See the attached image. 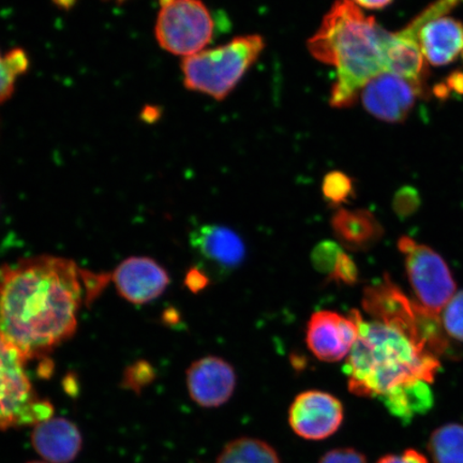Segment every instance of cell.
<instances>
[{
    "label": "cell",
    "instance_id": "obj_12",
    "mask_svg": "<svg viewBox=\"0 0 463 463\" xmlns=\"http://www.w3.org/2000/svg\"><path fill=\"white\" fill-rule=\"evenodd\" d=\"M187 386L191 399L201 407H220L233 395L235 370L223 358L203 357L187 370Z\"/></svg>",
    "mask_w": 463,
    "mask_h": 463
},
{
    "label": "cell",
    "instance_id": "obj_4",
    "mask_svg": "<svg viewBox=\"0 0 463 463\" xmlns=\"http://www.w3.org/2000/svg\"><path fill=\"white\" fill-rule=\"evenodd\" d=\"M263 49V38L252 34L184 57L182 62L184 86L216 100H223L256 62Z\"/></svg>",
    "mask_w": 463,
    "mask_h": 463
},
{
    "label": "cell",
    "instance_id": "obj_32",
    "mask_svg": "<svg viewBox=\"0 0 463 463\" xmlns=\"http://www.w3.org/2000/svg\"><path fill=\"white\" fill-rule=\"evenodd\" d=\"M418 196L415 195L414 190L403 189L399 191L395 199V210L399 215H405L414 210L415 201Z\"/></svg>",
    "mask_w": 463,
    "mask_h": 463
},
{
    "label": "cell",
    "instance_id": "obj_10",
    "mask_svg": "<svg viewBox=\"0 0 463 463\" xmlns=\"http://www.w3.org/2000/svg\"><path fill=\"white\" fill-rule=\"evenodd\" d=\"M344 418V407L339 399L321 391L299 393L288 411L293 431L307 439L333 436L343 424Z\"/></svg>",
    "mask_w": 463,
    "mask_h": 463
},
{
    "label": "cell",
    "instance_id": "obj_25",
    "mask_svg": "<svg viewBox=\"0 0 463 463\" xmlns=\"http://www.w3.org/2000/svg\"><path fill=\"white\" fill-rule=\"evenodd\" d=\"M358 278V270L354 260L345 251L340 254L333 273L328 276V280L345 285H354Z\"/></svg>",
    "mask_w": 463,
    "mask_h": 463
},
{
    "label": "cell",
    "instance_id": "obj_11",
    "mask_svg": "<svg viewBox=\"0 0 463 463\" xmlns=\"http://www.w3.org/2000/svg\"><path fill=\"white\" fill-rule=\"evenodd\" d=\"M421 90L408 80L383 72L364 87L362 101L364 109L375 118L387 123H401L412 111Z\"/></svg>",
    "mask_w": 463,
    "mask_h": 463
},
{
    "label": "cell",
    "instance_id": "obj_36",
    "mask_svg": "<svg viewBox=\"0 0 463 463\" xmlns=\"http://www.w3.org/2000/svg\"><path fill=\"white\" fill-rule=\"evenodd\" d=\"M115 2L123 3V2H125V0H115Z\"/></svg>",
    "mask_w": 463,
    "mask_h": 463
},
{
    "label": "cell",
    "instance_id": "obj_37",
    "mask_svg": "<svg viewBox=\"0 0 463 463\" xmlns=\"http://www.w3.org/2000/svg\"><path fill=\"white\" fill-rule=\"evenodd\" d=\"M461 55H462V60H463V51H462V54Z\"/></svg>",
    "mask_w": 463,
    "mask_h": 463
},
{
    "label": "cell",
    "instance_id": "obj_9",
    "mask_svg": "<svg viewBox=\"0 0 463 463\" xmlns=\"http://www.w3.org/2000/svg\"><path fill=\"white\" fill-rule=\"evenodd\" d=\"M362 318L357 310H352L347 317L334 311H317L307 327V345L322 362H340L349 356L354 346Z\"/></svg>",
    "mask_w": 463,
    "mask_h": 463
},
{
    "label": "cell",
    "instance_id": "obj_17",
    "mask_svg": "<svg viewBox=\"0 0 463 463\" xmlns=\"http://www.w3.org/2000/svg\"><path fill=\"white\" fill-rule=\"evenodd\" d=\"M422 54L432 66L449 65L463 51V24L449 16L431 20L420 28Z\"/></svg>",
    "mask_w": 463,
    "mask_h": 463
},
{
    "label": "cell",
    "instance_id": "obj_21",
    "mask_svg": "<svg viewBox=\"0 0 463 463\" xmlns=\"http://www.w3.org/2000/svg\"><path fill=\"white\" fill-rule=\"evenodd\" d=\"M428 450L434 463H463V426L443 425L431 433Z\"/></svg>",
    "mask_w": 463,
    "mask_h": 463
},
{
    "label": "cell",
    "instance_id": "obj_28",
    "mask_svg": "<svg viewBox=\"0 0 463 463\" xmlns=\"http://www.w3.org/2000/svg\"><path fill=\"white\" fill-rule=\"evenodd\" d=\"M318 463H367V460L355 449H337L328 451Z\"/></svg>",
    "mask_w": 463,
    "mask_h": 463
},
{
    "label": "cell",
    "instance_id": "obj_35",
    "mask_svg": "<svg viewBox=\"0 0 463 463\" xmlns=\"http://www.w3.org/2000/svg\"><path fill=\"white\" fill-rule=\"evenodd\" d=\"M29 463H48V462H43V461H33V462H29Z\"/></svg>",
    "mask_w": 463,
    "mask_h": 463
},
{
    "label": "cell",
    "instance_id": "obj_5",
    "mask_svg": "<svg viewBox=\"0 0 463 463\" xmlns=\"http://www.w3.org/2000/svg\"><path fill=\"white\" fill-rule=\"evenodd\" d=\"M363 307L376 320L392 324L432 354L441 355L448 347L439 316L409 299L389 276L364 289Z\"/></svg>",
    "mask_w": 463,
    "mask_h": 463
},
{
    "label": "cell",
    "instance_id": "obj_23",
    "mask_svg": "<svg viewBox=\"0 0 463 463\" xmlns=\"http://www.w3.org/2000/svg\"><path fill=\"white\" fill-rule=\"evenodd\" d=\"M441 323L445 334L463 343V291L456 293L445 307Z\"/></svg>",
    "mask_w": 463,
    "mask_h": 463
},
{
    "label": "cell",
    "instance_id": "obj_33",
    "mask_svg": "<svg viewBox=\"0 0 463 463\" xmlns=\"http://www.w3.org/2000/svg\"><path fill=\"white\" fill-rule=\"evenodd\" d=\"M449 90H454L457 94L463 95V72L456 71L449 75L444 82Z\"/></svg>",
    "mask_w": 463,
    "mask_h": 463
},
{
    "label": "cell",
    "instance_id": "obj_19",
    "mask_svg": "<svg viewBox=\"0 0 463 463\" xmlns=\"http://www.w3.org/2000/svg\"><path fill=\"white\" fill-rule=\"evenodd\" d=\"M381 402L397 419L410 421L431 409L433 393L428 382L416 381L390 393Z\"/></svg>",
    "mask_w": 463,
    "mask_h": 463
},
{
    "label": "cell",
    "instance_id": "obj_3",
    "mask_svg": "<svg viewBox=\"0 0 463 463\" xmlns=\"http://www.w3.org/2000/svg\"><path fill=\"white\" fill-rule=\"evenodd\" d=\"M439 367L438 356L402 329L376 318H362L360 335L344 369L351 392L381 401L413 382L431 383Z\"/></svg>",
    "mask_w": 463,
    "mask_h": 463
},
{
    "label": "cell",
    "instance_id": "obj_30",
    "mask_svg": "<svg viewBox=\"0 0 463 463\" xmlns=\"http://www.w3.org/2000/svg\"><path fill=\"white\" fill-rule=\"evenodd\" d=\"M184 285H186L191 292L198 293L210 285V278L207 277L205 271L194 268L188 271L186 279H184Z\"/></svg>",
    "mask_w": 463,
    "mask_h": 463
},
{
    "label": "cell",
    "instance_id": "obj_13",
    "mask_svg": "<svg viewBox=\"0 0 463 463\" xmlns=\"http://www.w3.org/2000/svg\"><path fill=\"white\" fill-rule=\"evenodd\" d=\"M112 278L121 297L137 305L158 298L170 285L165 269L153 259L143 257L125 260Z\"/></svg>",
    "mask_w": 463,
    "mask_h": 463
},
{
    "label": "cell",
    "instance_id": "obj_26",
    "mask_svg": "<svg viewBox=\"0 0 463 463\" xmlns=\"http://www.w3.org/2000/svg\"><path fill=\"white\" fill-rule=\"evenodd\" d=\"M155 378L154 369L147 363H137L135 366L129 368L126 374V385L133 390H140L142 386L146 385Z\"/></svg>",
    "mask_w": 463,
    "mask_h": 463
},
{
    "label": "cell",
    "instance_id": "obj_16",
    "mask_svg": "<svg viewBox=\"0 0 463 463\" xmlns=\"http://www.w3.org/2000/svg\"><path fill=\"white\" fill-rule=\"evenodd\" d=\"M385 71L410 80L424 89L427 75L425 56L422 54L418 38L411 36L402 29L391 33L386 32L383 39Z\"/></svg>",
    "mask_w": 463,
    "mask_h": 463
},
{
    "label": "cell",
    "instance_id": "obj_14",
    "mask_svg": "<svg viewBox=\"0 0 463 463\" xmlns=\"http://www.w3.org/2000/svg\"><path fill=\"white\" fill-rule=\"evenodd\" d=\"M190 242L199 256L220 273L239 268L246 257L241 236L224 225H201L191 233Z\"/></svg>",
    "mask_w": 463,
    "mask_h": 463
},
{
    "label": "cell",
    "instance_id": "obj_8",
    "mask_svg": "<svg viewBox=\"0 0 463 463\" xmlns=\"http://www.w3.org/2000/svg\"><path fill=\"white\" fill-rule=\"evenodd\" d=\"M398 248L420 306L439 316L456 294V283L447 262L433 249L408 236L399 240Z\"/></svg>",
    "mask_w": 463,
    "mask_h": 463
},
{
    "label": "cell",
    "instance_id": "obj_20",
    "mask_svg": "<svg viewBox=\"0 0 463 463\" xmlns=\"http://www.w3.org/2000/svg\"><path fill=\"white\" fill-rule=\"evenodd\" d=\"M216 463H281L276 450L258 439H233L219 455Z\"/></svg>",
    "mask_w": 463,
    "mask_h": 463
},
{
    "label": "cell",
    "instance_id": "obj_29",
    "mask_svg": "<svg viewBox=\"0 0 463 463\" xmlns=\"http://www.w3.org/2000/svg\"><path fill=\"white\" fill-rule=\"evenodd\" d=\"M5 57L11 71L15 74L16 78L26 72L29 66V61L25 51H23L22 49H14L11 50L9 53L5 54Z\"/></svg>",
    "mask_w": 463,
    "mask_h": 463
},
{
    "label": "cell",
    "instance_id": "obj_6",
    "mask_svg": "<svg viewBox=\"0 0 463 463\" xmlns=\"http://www.w3.org/2000/svg\"><path fill=\"white\" fill-rule=\"evenodd\" d=\"M26 358L0 335V430L36 426L53 416L26 373Z\"/></svg>",
    "mask_w": 463,
    "mask_h": 463
},
{
    "label": "cell",
    "instance_id": "obj_31",
    "mask_svg": "<svg viewBox=\"0 0 463 463\" xmlns=\"http://www.w3.org/2000/svg\"><path fill=\"white\" fill-rule=\"evenodd\" d=\"M376 463H428L424 455L415 449H407L402 455H386Z\"/></svg>",
    "mask_w": 463,
    "mask_h": 463
},
{
    "label": "cell",
    "instance_id": "obj_1",
    "mask_svg": "<svg viewBox=\"0 0 463 463\" xmlns=\"http://www.w3.org/2000/svg\"><path fill=\"white\" fill-rule=\"evenodd\" d=\"M84 271L50 256L0 269V335L26 361L45 358L77 331Z\"/></svg>",
    "mask_w": 463,
    "mask_h": 463
},
{
    "label": "cell",
    "instance_id": "obj_22",
    "mask_svg": "<svg viewBox=\"0 0 463 463\" xmlns=\"http://www.w3.org/2000/svg\"><path fill=\"white\" fill-rule=\"evenodd\" d=\"M322 190L324 196L333 204H343L352 196V179L347 177L345 173H329L324 178Z\"/></svg>",
    "mask_w": 463,
    "mask_h": 463
},
{
    "label": "cell",
    "instance_id": "obj_2",
    "mask_svg": "<svg viewBox=\"0 0 463 463\" xmlns=\"http://www.w3.org/2000/svg\"><path fill=\"white\" fill-rule=\"evenodd\" d=\"M385 31L372 16L364 15L351 0H337L309 40L312 56L337 69L331 104L347 108L354 104L364 87L386 72Z\"/></svg>",
    "mask_w": 463,
    "mask_h": 463
},
{
    "label": "cell",
    "instance_id": "obj_15",
    "mask_svg": "<svg viewBox=\"0 0 463 463\" xmlns=\"http://www.w3.org/2000/svg\"><path fill=\"white\" fill-rule=\"evenodd\" d=\"M33 449L50 463H71L82 449V434L77 425L65 419L39 422L32 434Z\"/></svg>",
    "mask_w": 463,
    "mask_h": 463
},
{
    "label": "cell",
    "instance_id": "obj_27",
    "mask_svg": "<svg viewBox=\"0 0 463 463\" xmlns=\"http://www.w3.org/2000/svg\"><path fill=\"white\" fill-rule=\"evenodd\" d=\"M15 74L11 71L5 57L0 55V103H4L14 95Z\"/></svg>",
    "mask_w": 463,
    "mask_h": 463
},
{
    "label": "cell",
    "instance_id": "obj_18",
    "mask_svg": "<svg viewBox=\"0 0 463 463\" xmlns=\"http://www.w3.org/2000/svg\"><path fill=\"white\" fill-rule=\"evenodd\" d=\"M335 236L347 250L372 248L383 235V229L372 213L364 210H339L332 219Z\"/></svg>",
    "mask_w": 463,
    "mask_h": 463
},
{
    "label": "cell",
    "instance_id": "obj_34",
    "mask_svg": "<svg viewBox=\"0 0 463 463\" xmlns=\"http://www.w3.org/2000/svg\"><path fill=\"white\" fill-rule=\"evenodd\" d=\"M357 7L364 9H383L390 5L393 0H351Z\"/></svg>",
    "mask_w": 463,
    "mask_h": 463
},
{
    "label": "cell",
    "instance_id": "obj_24",
    "mask_svg": "<svg viewBox=\"0 0 463 463\" xmlns=\"http://www.w3.org/2000/svg\"><path fill=\"white\" fill-rule=\"evenodd\" d=\"M345 250L337 242L324 241L314 249L311 254L312 264L318 273L327 276L333 273L340 254Z\"/></svg>",
    "mask_w": 463,
    "mask_h": 463
},
{
    "label": "cell",
    "instance_id": "obj_7",
    "mask_svg": "<svg viewBox=\"0 0 463 463\" xmlns=\"http://www.w3.org/2000/svg\"><path fill=\"white\" fill-rule=\"evenodd\" d=\"M213 31L215 22L201 0H161L155 32L162 49L184 57L199 53Z\"/></svg>",
    "mask_w": 463,
    "mask_h": 463
}]
</instances>
